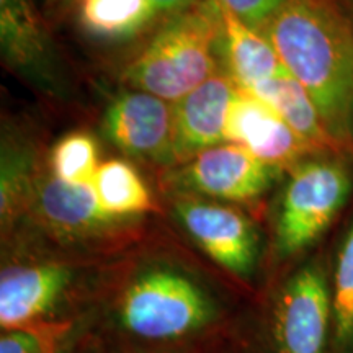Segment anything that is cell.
I'll use <instances>...</instances> for the list:
<instances>
[{
    "label": "cell",
    "instance_id": "1",
    "mask_svg": "<svg viewBox=\"0 0 353 353\" xmlns=\"http://www.w3.org/2000/svg\"><path fill=\"white\" fill-rule=\"evenodd\" d=\"M337 143L353 118V26L335 0H288L260 28Z\"/></svg>",
    "mask_w": 353,
    "mask_h": 353
},
{
    "label": "cell",
    "instance_id": "2",
    "mask_svg": "<svg viewBox=\"0 0 353 353\" xmlns=\"http://www.w3.org/2000/svg\"><path fill=\"white\" fill-rule=\"evenodd\" d=\"M164 19L123 70V81L175 103L218 70L223 13L218 0H203Z\"/></svg>",
    "mask_w": 353,
    "mask_h": 353
},
{
    "label": "cell",
    "instance_id": "3",
    "mask_svg": "<svg viewBox=\"0 0 353 353\" xmlns=\"http://www.w3.org/2000/svg\"><path fill=\"white\" fill-rule=\"evenodd\" d=\"M114 311L126 332L154 342L195 335L218 317L208 291L195 278L169 265H152L132 276Z\"/></svg>",
    "mask_w": 353,
    "mask_h": 353
},
{
    "label": "cell",
    "instance_id": "4",
    "mask_svg": "<svg viewBox=\"0 0 353 353\" xmlns=\"http://www.w3.org/2000/svg\"><path fill=\"white\" fill-rule=\"evenodd\" d=\"M352 176L335 159H307L291 170L275 224L283 257L303 252L330 226L350 196Z\"/></svg>",
    "mask_w": 353,
    "mask_h": 353
},
{
    "label": "cell",
    "instance_id": "5",
    "mask_svg": "<svg viewBox=\"0 0 353 353\" xmlns=\"http://www.w3.org/2000/svg\"><path fill=\"white\" fill-rule=\"evenodd\" d=\"M180 224L195 244L224 270L252 275L259 259V232L241 210L192 193L174 201Z\"/></svg>",
    "mask_w": 353,
    "mask_h": 353
},
{
    "label": "cell",
    "instance_id": "6",
    "mask_svg": "<svg viewBox=\"0 0 353 353\" xmlns=\"http://www.w3.org/2000/svg\"><path fill=\"white\" fill-rule=\"evenodd\" d=\"M332 298L324 273L304 267L286 281L273 307L272 335L275 353H324Z\"/></svg>",
    "mask_w": 353,
    "mask_h": 353
},
{
    "label": "cell",
    "instance_id": "7",
    "mask_svg": "<svg viewBox=\"0 0 353 353\" xmlns=\"http://www.w3.org/2000/svg\"><path fill=\"white\" fill-rule=\"evenodd\" d=\"M278 172L245 148L223 143L180 165L174 180L187 193L229 203H249L270 187Z\"/></svg>",
    "mask_w": 353,
    "mask_h": 353
},
{
    "label": "cell",
    "instance_id": "8",
    "mask_svg": "<svg viewBox=\"0 0 353 353\" xmlns=\"http://www.w3.org/2000/svg\"><path fill=\"white\" fill-rule=\"evenodd\" d=\"M108 141L126 156L156 164H174V103L128 88L112 100L103 114Z\"/></svg>",
    "mask_w": 353,
    "mask_h": 353
},
{
    "label": "cell",
    "instance_id": "9",
    "mask_svg": "<svg viewBox=\"0 0 353 353\" xmlns=\"http://www.w3.org/2000/svg\"><path fill=\"white\" fill-rule=\"evenodd\" d=\"M224 143L242 145L278 174L293 170L307 154L317 151L263 100L239 87L228 112Z\"/></svg>",
    "mask_w": 353,
    "mask_h": 353
},
{
    "label": "cell",
    "instance_id": "10",
    "mask_svg": "<svg viewBox=\"0 0 353 353\" xmlns=\"http://www.w3.org/2000/svg\"><path fill=\"white\" fill-rule=\"evenodd\" d=\"M237 85L218 69L174 103V164L182 165L206 149L224 143V126Z\"/></svg>",
    "mask_w": 353,
    "mask_h": 353
},
{
    "label": "cell",
    "instance_id": "11",
    "mask_svg": "<svg viewBox=\"0 0 353 353\" xmlns=\"http://www.w3.org/2000/svg\"><path fill=\"white\" fill-rule=\"evenodd\" d=\"M74 270L59 262L6 267L0 275V325L3 330L37 324L64 296Z\"/></svg>",
    "mask_w": 353,
    "mask_h": 353
},
{
    "label": "cell",
    "instance_id": "12",
    "mask_svg": "<svg viewBox=\"0 0 353 353\" xmlns=\"http://www.w3.org/2000/svg\"><path fill=\"white\" fill-rule=\"evenodd\" d=\"M28 213L64 241L88 239L120 223L101 210L92 185H70L51 174L39 175Z\"/></svg>",
    "mask_w": 353,
    "mask_h": 353
},
{
    "label": "cell",
    "instance_id": "13",
    "mask_svg": "<svg viewBox=\"0 0 353 353\" xmlns=\"http://www.w3.org/2000/svg\"><path fill=\"white\" fill-rule=\"evenodd\" d=\"M48 21L32 0H0V51L6 65L44 88L56 81Z\"/></svg>",
    "mask_w": 353,
    "mask_h": 353
},
{
    "label": "cell",
    "instance_id": "14",
    "mask_svg": "<svg viewBox=\"0 0 353 353\" xmlns=\"http://www.w3.org/2000/svg\"><path fill=\"white\" fill-rule=\"evenodd\" d=\"M221 6V3H219ZM223 48L228 74L239 88L252 90L268 79L288 72L268 38L221 6Z\"/></svg>",
    "mask_w": 353,
    "mask_h": 353
},
{
    "label": "cell",
    "instance_id": "15",
    "mask_svg": "<svg viewBox=\"0 0 353 353\" xmlns=\"http://www.w3.org/2000/svg\"><path fill=\"white\" fill-rule=\"evenodd\" d=\"M249 92L275 110L291 130L296 131L317 151L337 145V141L325 126L314 100L290 72L268 79Z\"/></svg>",
    "mask_w": 353,
    "mask_h": 353
},
{
    "label": "cell",
    "instance_id": "16",
    "mask_svg": "<svg viewBox=\"0 0 353 353\" xmlns=\"http://www.w3.org/2000/svg\"><path fill=\"white\" fill-rule=\"evenodd\" d=\"M37 169L33 145L12 132L3 134L0 152V218L3 231L30 211L39 179Z\"/></svg>",
    "mask_w": 353,
    "mask_h": 353
},
{
    "label": "cell",
    "instance_id": "17",
    "mask_svg": "<svg viewBox=\"0 0 353 353\" xmlns=\"http://www.w3.org/2000/svg\"><path fill=\"white\" fill-rule=\"evenodd\" d=\"M76 12L81 28L99 41H126L161 17L151 0H79Z\"/></svg>",
    "mask_w": 353,
    "mask_h": 353
},
{
    "label": "cell",
    "instance_id": "18",
    "mask_svg": "<svg viewBox=\"0 0 353 353\" xmlns=\"http://www.w3.org/2000/svg\"><path fill=\"white\" fill-rule=\"evenodd\" d=\"M101 210L114 221H125L154 211V200L139 172L130 162H101L92 182Z\"/></svg>",
    "mask_w": 353,
    "mask_h": 353
},
{
    "label": "cell",
    "instance_id": "19",
    "mask_svg": "<svg viewBox=\"0 0 353 353\" xmlns=\"http://www.w3.org/2000/svg\"><path fill=\"white\" fill-rule=\"evenodd\" d=\"M100 164L97 141L82 131L61 138L50 156L51 175L70 185H92Z\"/></svg>",
    "mask_w": 353,
    "mask_h": 353
},
{
    "label": "cell",
    "instance_id": "20",
    "mask_svg": "<svg viewBox=\"0 0 353 353\" xmlns=\"http://www.w3.org/2000/svg\"><path fill=\"white\" fill-rule=\"evenodd\" d=\"M332 312L335 345L341 352L350 350L353 347V224L339 250Z\"/></svg>",
    "mask_w": 353,
    "mask_h": 353
},
{
    "label": "cell",
    "instance_id": "21",
    "mask_svg": "<svg viewBox=\"0 0 353 353\" xmlns=\"http://www.w3.org/2000/svg\"><path fill=\"white\" fill-rule=\"evenodd\" d=\"M68 325L37 324L3 330L0 337V353H59V341Z\"/></svg>",
    "mask_w": 353,
    "mask_h": 353
},
{
    "label": "cell",
    "instance_id": "22",
    "mask_svg": "<svg viewBox=\"0 0 353 353\" xmlns=\"http://www.w3.org/2000/svg\"><path fill=\"white\" fill-rule=\"evenodd\" d=\"M244 23L260 30L288 0H218Z\"/></svg>",
    "mask_w": 353,
    "mask_h": 353
},
{
    "label": "cell",
    "instance_id": "23",
    "mask_svg": "<svg viewBox=\"0 0 353 353\" xmlns=\"http://www.w3.org/2000/svg\"><path fill=\"white\" fill-rule=\"evenodd\" d=\"M79 0H43V17L50 26H59L77 10Z\"/></svg>",
    "mask_w": 353,
    "mask_h": 353
},
{
    "label": "cell",
    "instance_id": "24",
    "mask_svg": "<svg viewBox=\"0 0 353 353\" xmlns=\"http://www.w3.org/2000/svg\"><path fill=\"white\" fill-rule=\"evenodd\" d=\"M161 17H170L198 6L203 0H151Z\"/></svg>",
    "mask_w": 353,
    "mask_h": 353
}]
</instances>
